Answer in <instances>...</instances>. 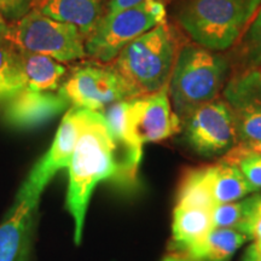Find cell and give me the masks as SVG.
Listing matches in <instances>:
<instances>
[{
	"label": "cell",
	"instance_id": "1",
	"mask_svg": "<svg viewBox=\"0 0 261 261\" xmlns=\"http://www.w3.org/2000/svg\"><path fill=\"white\" fill-rule=\"evenodd\" d=\"M67 207L79 243L87 207L94 188L106 179L123 181L119 151L102 112L80 109V130L69 166Z\"/></svg>",
	"mask_w": 261,
	"mask_h": 261
},
{
	"label": "cell",
	"instance_id": "2",
	"mask_svg": "<svg viewBox=\"0 0 261 261\" xmlns=\"http://www.w3.org/2000/svg\"><path fill=\"white\" fill-rule=\"evenodd\" d=\"M227 61L204 47L185 46L179 52L168 83L173 112L182 123L190 114L217 99L224 90Z\"/></svg>",
	"mask_w": 261,
	"mask_h": 261
},
{
	"label": "cell",
	"instance_id": "3",
	"mask_svg": "<svg viewBox=\"0 0 261 261\" xmlns=\"http://www.w3.org/2000/svg\"><path fill=\"white\" fill-rule=\"evenodd\" d=\"M175 39L162 23L123 47L114 69L122 77L133 98L158 92L168 85L174 65Z\"/></svg>",
	"mask_w": 261,
	"mask_h": 261
},
{
	"label": "cell",
	"instance_id": "4",
	"mask_svg": "<svg viewBox=\"0 0 261 261\" xmlns=\"http://www.w3.org/2000/svg\"><path fill=\"white\" fill-rule=\"evenodd\" d=\"M261 6V0H190L179 23L198 46L224 51L240 39Z\"/></svg>",
	"mask_w": 261,
	"mask_h": 261
},
{
	"label": "cell",
	"instance_id": "5",
	"mask_svg": "<svg viewBox=\"0 0 261 261\" xmlns=\"http://www.w3.org/2000/svg\"><path fill=\"white\" fill-rule=\"evenodd\" d=\"M5 35L18 51L44 55L60 63L81 60L87 55L85 37L76 25L56 21L38 9L6 24Z\"/></svg>",
	"mask_w": 261,
	"mask_h": 261
},
{
	"label": "cell",
	"instance_id": "6",
	"mask_svg": "<svg viewBox=\"0 0 261 261\" xmlns=\"http://www.w3.org/2000/svg\"><path fill=\"white\" fill-rule=\"evenodd\" d=\"M166 6L160 0H145L138 5L106 15L89 37L86 54L107 63L119 56L123 47L158 25L165 23Z\"/></svg>",
	"mask_w": 261,
	"mask_h": 261
},
{
	"label": "cell",
	"instance_id": "7",
	"mask_svg": "<svg viewBox=\"0 0 261 261\" xmlns=\"http://www.w3.org/2000/svg\"><path fill=\"white\" fill-rule=\"evenodd\" d=\"M52 175L39 160L0 224V261L28 259L29 234L39 200Z\"/></svg>",
	"mask_w": 261,
	"mask_h": 261
},
{
	"label": "cell",
	"instance_id": "8",
	"mask_svg": "<svg viewBox=\"0 0 261 261\" xmlns=\"http://www.w3.org/2000/svg\"><path fill=\"white\" fill-rule=\"evenodd\" d=\"M182 138L196 155L224 158L238 145L233 117L224 99H214L196 109L181 123Z\"/></svg>",
	"mask_w": 261,
	"mask_h": 261
},
{
	"label": "cell",
	"instance_id": "9",
	"mask_svg": "<svg viewBox=\"0 0 261 261\" xmlns=\"http://www.w3.org/2000/svg\"><path fill=\"white\" fill-rule=\"evenodd\" d=\"M73 107L102 112L114 103L130 99L133 94L114 68L86 65L79 68L60 87Z\"/></svg>",
	"mask_w": 261,
	"mask_h": 261
},
{
	"label": "cell",
	"instance_id": "10",
	"mask_svg": "<svg viewBox=\"0 0 261 261\" xmlns=\"http://www.w3.org/2000/svg\"><path fill=\"white\" fill-rule=\"evenodd\" d=\"M127 125L139 148L180 132L181 123L173 112L168 85L158 92L127 99Z\"/></svg>",
	"mask_w": 261,
	"mask_h": 261
},
{
	"label": "cell",
	"instance_id": "11",
	"mask_svg": "<svg viewBox=\"0 0 261 261\" xmlns=\"http://www.w3.org/2000/svg\"><path fill=\"white\" fill-rule=\"evenodd\" d=\"M223 99L232 114L238 145H261V73L247 70L225 85Z\"/></svg>",
	"mask_w": 261,
	"mask_h": 261
},
{
	"label": "cell",
	"instance_id": "12",
	"mask_svg": "<svg viewBox=\"0 0 261 261\" xmlns=\"http://www.w3.org/2000/svg\"><path fill=\"white\" fill-rule=\"evenodd\" d=\"M69 102L60 91H33L27 87L8 98L4 116L9 125L31 128L63 113Z\"/></svg>",
	"mask_w": 261,
	"mask_h": 261
},
{
	"label": "cell",
	"instance_id": "13",
	"mask_svg": "<svg viewBox=\"0 0 261 261\" xmlns=\"http://www.w3.org/2000/svg\"><path fill=\"white\" fill-rule=\"evenodd\" d=\"M212 230L211 212L175 205L169 248L173 253L194 255Z\"/></svg>",
	"mask_w": 261,
	"mask_h": 261
},
{
	"label": "cell",
	"instance_id": "14",
	"mask_svg": "<svg viewBox=\"0 0 261 261\" xmlns=\"http://www.w3.org/2000/svg\"><path fill=\"white\" fill-rule=\"evenodd\" d=\"M38 10L60 22L74 24L90 37L102 14V0H40Z\"/></svg>",
	"mask_w": 261,
	"mask_h": 261
},
{
	"label": "cell",
	"instance_id": "15",
	"mask_svg": "<svg viewBox=\"0 0 261 261\" xmlns=\"http://www.w3.org/2000/svg\"><path fill=\"white\" fill-rule=\"evenodd\" d=\"M80 130V108L71 107L58 127L51 148L40 162L45 169L54 177L55 173L69 166Z\"/></svg>",
	"mask_w": 261,
	"mask_h": 261
},
{
	"label": "cell",
	"instance_id": "16",
	"mask_svg": "<svg viewBox=\"0 0 261 261\" xmlns=\"http://www.w3.org/2000/svg\"><path fill=\"white\" fill-rule=\"evenodd\" d=\"M212 190L217 204L234 202L247 196L259 192L252 187L241 169L233 163L221 159L214 165H210Z\"/></svg>",
	"mask_w": 261,
	"mask_h": 261
},
{
	"label": "cell",
	"instance_id": "17",
	"mask_svg": "<svg viewBox=\"0 0 261 261\" xmlns=\"http://www.w3.org/2000/svg\"><path fill=\"white\" fill-rule=\"evenodd\" d=\"M177 205L211 212L217 207L211 181L210 166L190 168L182 175L177 194Z\"/></svg>",
	"mask_w": 261,
	"mask_h": 261
},
{
	"label": "cell",
	"instance_id": "18",
	"mask_svg": "<svg viewBox=\"0 0 261 261\" xmlns=\"http://www.w3.org/2000/svg\"><path fill=\"white\" fill-rule=\"evenodd\" d=\"M21 62L27 89L56 91L60 87L65 68L58 61L44 55L21 52Z\"/></svg>",
	"mask_w": 261,
	"mask_h": 261
},
{
	"label": "cell",
	"instance_id": "19",
	"mask_svg": "<svg viewBox=\"0 0 261 261\" xmlns=\"http://www.w3.org/2000/svg\"><path fill=\"white\" fill-rule=\"evenodd\" d=\"M259 197L260 192H254L242 200L218 204L211 213L213 228H232L247 234L250 240V231L257 217Z\"/></svg>",
	"mask_w": 261,
	"mask_h": 261
},
{
	"label": "cell",
	"instance_id": "20",
	"mask_svg": "<svg viewBox=\"0 0 261 261\" xmlns=\"http://www.w3.org/2000/svg\"><path fill=\"white\" fill-rule=\"evenodd\" d=\"M5 22L0 18V94L10 98L25 87L21 52L8 40Z\"/></svg>",
	"mask_w": 261,
	"mask_h": 261
},
{
	"label": "cell",
	"instance_id": "21",
	"mask_svg": "<svg viewBox=\"0 0 261 261\" xmlns=\"http://www.w3.org/2000/svg\"><path fill=\"white\" fill-rule=\"evenodd\" d=\"M250 242L249 237L232 228H213L202 246L194 253L202 261H230L243 244Z\"/></svg>",
	"mask_w": 261,
	"mask_h": 261
},
{
	"label": "cell",
	"instance_id": "22",
	"mask_svg": "<svg viewBox=\"0 0 261 261\" xmlns=\"http://www.w3.org/2000/svg\"><path fill=\"white\" fill-rule=\"evenodd\" d=\"M223 159L236 165L247 181L257 191L261 190V151L237 145Z\"/></svg>",
	"mask_w": 261,
	"mask_h": 261
},
{
	"label": "cell",
	"instance_id": "23",
	"mask_svg": "<svg viewBox=\"0 0 261 261\" xmlns=\"http://www.w3.org/2000/svg\"><path fill=\"white\" fill-rule=\"evenodd\" d=\"M242 52L244 60L250 65L261 64V6L243 38Z\"/></svg>",
	"mask_w": 261,
	"mask_h": 261
},
{
	"label": "cell",
	"instance_id": "24",
	"mask_svg": "<svg viewBox=\"0 0 261 261\" xmlns=\"http://www.w3.org/2000/svg\"><path fill=\"white\" fill-rule=\"evenodd\" d=\"M31 0H0V12L5 15H18L27 8Z\"/></svg>",
	"mask_w": 261,
	"mask_h": 261
},
{
	"label": "cell",
	"instance_id": "25",
	"mask_svg": "<svg viewBox=\"0 0 261 261\" xmlns=\"http://www.w3.org/2000/svg\"><path fill=\"white\" fill-rule=\"evenodd\" d=\"M143 2H145V0H110L109 4H108L107 15L115 14V12H117V11H121V10L128 9V8H130V6L138 5Z\"/></svg>",
	"mask_w": 261,
	"mask_h": 261
},
{
	"label": "cell",
	"instance_id": "26",
	"mask_svg": "<svg viewBox=\"0 0 261 261\" xmlns=\"http://www.w3.org/2000/svg\"><path fill=\"white\" fill-rule=\"evenodd\" d=\"M241 261H261V249L252 242L244 252Z\"/></svg>",
	"mask_w": 261,
	"mask_h": 261
},
{
	"label": "cell",
	"instance_id": "27",
	"mask_svg": "<svg viewBox=\"0 0 261 261\" xmlns=\"http://www.w3.org/2000/svg\"><path fill=\"white\" fill-rule=\"evenodd\" d=\"M250 242L256 244L261 249V217H256L254 220L252 231H250Z\"/></svg>",
	"mask_w": 261,
	"mask_h": 261
},
{
	"label": "cell",
	"instance_id": "28",
	"mask_svg": "<svg viewBox=\"0 0 261 261\" xmlns=\"http://www.w3.org/2000/svg\"><path fill=\"white\" fill-rule=\"evenodd\" d=\"M162 261H202L200 259H196V257L188 255V254H181V253H173L168 254Z\"/></svg>",
	"mask_w": 261,
	"mask_h": 261
},
{
	"label": "cell",
	"instance_id": "29",
	"mask_svg": "<svg viewBox=\"0 0 261 261\" xmlns=\"http://www.w3.org/2000/svg\"><path fill=\"white\" fill-rule=\"evenodd\" d=\"M256 214H257V217H261V194H260V197H259V202H257Z\"/></svg>",
	"mask_w": 261,
	"mask_h": 261
},
{
	"label": "cell",
	"instance_id": "30",
	"mask_svg": "<svg viewBox=\"0 0 261 261\" xmlns=\"http://www.w3.org/2000/svg\"><path fill=\"white\" fill-rule=\"evenodd\" d=\"M249 149H254V150H257V151H261V145L254 146V148H249Z\"/></svg>",
	"mask_w": 261,
	"mask_h": 261
},
{
	"label": "cell",
	"instance_id": "31",
	"mask_svg": "<svg viewBox=\"0 0 261 261\" xmlns=\"http://www.w3.org/2000/svg\"><path fill=\"white\" fill-rule=\"evenodd\" d=\"M0 98H2V94H0Z\"/></svg>",
	"mask_w": 261,
	"mask_h": 261
},
{
	"label": "cell",
	"instance_id": "32",
	"mask_svg": "<svg viewBox=\"0 0 261 261\" xmlns=\"http://www.w3.org/2000/svg\"><path fill=\"white\" fill-rule=\"evenodd\" d=\"M24 261H28V259H27V260H24Z\"/></svg>",
	"mask_w": 261,
	"mask_h": 261
}]
</instances>
